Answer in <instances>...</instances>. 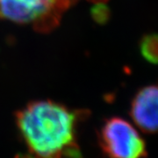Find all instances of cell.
<instances>
[{
  "label": "cell",
  "mask_w": 158,
  "mask_h": 158,
  "mask_svg": "<svg viewBox=\"0 0 158 158\" xmlns=\"http://www.w3.org/2000/svg\"><path fill=\"white\" fill-rule=\"evenodd\" d=\"M85 110H72L58 102L36 100L15 114L18 131L35 158H83L77 141Z\"/></svg>",
  "instance_id": "6da1fadb"
},
{
  "label": "cell",
  "mask_w": 158,
  "mask_h": 158,
  "mask_svg": "<svg viewBox=\"0 0 158 158\" xmlns=\"http://www.w3.org/2000/svg\"><path fill=\"white\" fill-rule=\"evenodd\" d=\"M71 5L68 0H0V19L48 33L59 25Z\"/></svg>",
  "instance_id": "7a4b0ae2"
},
{
  "label": "cell",
  "mask_w": 158,
  "mask_h": 158,
  "mask_svg": "<svg viewBox=\"0 0 158 158\" xmlns=\"http://www.w3.org/2000/svg\"><path fill=\"white\" fill-rule=\"evenodd\" d=\"M98 145L107 158H146L145 141L135 127L119 117L106 118L98 133Z\"/></svg>",
  "instance_id": "3957f363"
},
{
  "label": "cell",
  "mask_w": 158,
  "mask_h": 158,
  "mask_svg": "<svg viewBox=\"0 0 158 158\" xmlns=\"http://www.w3.org/2000/svg\"><path fill=\"white\" fill-rule=\"evenodd\" d=\"M129 113L133 121L148 134H158V85H148L136 92Z\"/></svg>",
  "instance_id": "277c9868"
},
{
  "label": "cell",
  "mask_w": 158,
  "mask_h": 158,
  "mask_svg": "<svg viewBox=\"0 0 158 158\" xmlns=\"http://www.w3.org/2000/svg\"><path fill=\"white\" fill-rule=\"evenodd\" d=\"M140 51L146 61L152 64H158V34L144 35L140 42Z\"/></svg>",
  "instance_id": "5b68a950"
},
{
  "label": "cell",
  "mask_w": 158,
  "mask_h": 158,
  "mask_svg": "<svg viewBox=\"0 0 158 158\" xmlns=\"http://www.w3.org/2000/svg\"><path fill=\"white\" fill-rule=\"evenodd\" d=\"M91 18L99 25H105L110 19V9L106 5V2L95 3L91 8Z\"/></svg>",
  "instance_id": "8992f818"
},
{
  "label": "cell",
  "mask_w": 158,
  "mask_h": 158,
  "mask_svg": "<svg viewBox=\"0 0 158 158\" xmlns=\"http://www.w3.org/2000/svg\"><path fill=\"white\" fill-rule=\"evenodd\" d=\"M68 1H69L71 4H75L77 0H68ZM88 1L92 2L93 4H95V3H99V2H106L107 0H88Z\"/></svg>",
  "instance_id": "52a82bcc"
}]
</instances>
